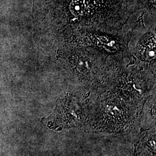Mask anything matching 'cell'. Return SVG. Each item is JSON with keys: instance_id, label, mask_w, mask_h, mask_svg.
I'll return each instance as SVG.
<instances>
[{"instance_id": "1", "label": "cell", "mask_w": 156, "mask_h": 156, "mask_svg": "<svg viewBox=\"0 0 156 156\" xmlns=\"http://www.w3.org/2000/svg\"><path fill=\"white\" fill-rule=\"evenodd\" d=\"M138 0H37L38 28L60 49L86 46L95 35H117Z\"/></svg>"}, {"instance_id": "2", "label": "cell", "mask_w": 156, "mask_h": 156, "mask_svg": "<svg viewBox=\"0 0 156 156\" xmlns=\"http://www.w3.org/2000/svg\"><path fill=\"white\" fill-rule=\"evenodd\" d=\"M65 73L86 84L95 83L108 74L105 56L100 50L71 45L58 49Z\"/></svg>"}, {"instance_id": "3", "label": "cell", "mask_w": 156, "mask_h": 156, "mask_svg": "<svg viewBox=\"0 0 156 156\" xmlns=\"http://www.w3.org/2000/svg\"><path fill=\"white\" fill-rule=\"evenodd\" d=\"M135 50V57L138 64L155 62L156 60V31L152 30L145 35L140 41Z\"/></svg>"}]
</instances>
